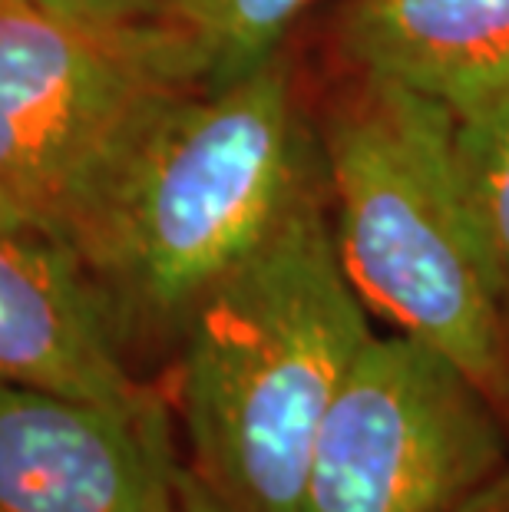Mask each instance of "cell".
<instances>
[{"instance_id":"obj_1","label":"cell","mask_w":509,"mask_h":512,"mask_svg":"<svg viewBox=\"0 0 509 512\" xmlns=\"http://www.w3.org/2000/svg\"><path fill=\"white\" fill-rule=\"evenodd\" d=\"M371 337L321 176L182 324L186 466L235 512H295L324 413Z\"/></svg>"},{"instance_id":"obj_2","label":"cell","mask_w":509,"mask_h":512,"mask_svg":"<svg viewBox=\"0 0 509 512\" xmlns=\"http://www.w3.org/2000/svg\"><path fill=\"white\" fill-rule=\"evenodd\" d=\"M324 176L285 53L219 90L166 103L129 149L80 261L119 334L179 337L202 294Z\"/></svg>"},{"instance_id":"obj_3","label":"cell","mask_w":509,"mask_h":512,"mask_svg":"<svg viewBox=\"0 0 509 512\" xmlns=\"http://www.w3.org/2000/svg\"><path fill=\"white\" fill-rule=\"evenodd\" d=\"M453 113L354 73L321 129L341 268L371 318L450 361L509 427V304L463 199Z\"/></svg>"},{"instance_id":"obj_4","label":"cell","mask_w":509,"mask_h":512,"mask_svg":"<svg viewBox=\"0 0 509 512\" xmlns=\"http://www.w3.org/2000/svg\"><path fill=\"white\" fill-rule=\"evenodd\" d=\"M196 86L166 20L90 27L0 0V215L80 252L129 149Z\"/></svg>"},{"instance_id":"obj_5","label":"cell","mask_w":509,"mask_h":512,"mask_svg":"<svg viewBox=\"0 0 509 512\" xmlns=\"http://www.w3.org/2000/svg\"><path fill=\"white\" fill-rule=\"evenodd\" d=\"M509 463V427L404 334L357 354L311 446L295 512H453Z\"/></svg>"},{"instance_id":"obj_6","label":"cell","mask_w":509,"mask_h":512,"mask_svg":"<svg viewBox=\"0 0 509 512\" xmlns=\"http://www.w3.org/2000/svg\"><path fill=\"white\" fill-rule=\"evenodd\" d=\"M169 410L0 380V512H176Z\"/></svg>"},{"instance_id":"obj_7","label":"cell","mask_w":509,"mask_h":512,"mask_svg":"<svg viewBox=\"0 0 509 512\" xmlns=\"http://www.w3.org/2000/svg\"><path fill=\"white\" fill-rule=\"evenodd\" d=\"M0 380L143 407L159 400L129 374L123 334L80 255L0 215Z\"/></svg>"},{"instance_id":"obj_8","label":"cell","mask_w":509,"mask_h":512,"mask_svg":"<svg viewBox=\"0 0 509 512\" xmlns=\"http://www.w3.org/2000/svg\"><path fill=\"white\" fill-rule=\"evenodd\" d=\"M338 50L457 113L509 90V0H348Z\"/></svg>"},{"instance_id":"obj_9","label":"cell","mask_w":509,"mask_h":512,"mask_svg":"<svg viewBox=\"0 0 509 512\" xmlns=\"http://www.w3.org/2000/svg\"><path fill=\"white\" fill-rule=\"evenodd\" d=\"M321 0H176L162 17L189 40L202 86L219 90L278 57L291 24Z\"/></svg>"},{"instance_id":"obj_10","label":"cell","mask_w":509,"mask_h":512,"mask_svg":"<svg viewBox=\"0 0 509 512\" xmlns=\"http://www.w3.org/2000/svg\"><path fill=\"white\" fill-rule=\"evenodd\" d=\"M450 149L463 199L509 304V90L453 113Z\"/></svg>"},{"instance_id":"obj_11","label":"cell","mask_w":509,"mask_h":512,"mask_svg":"<svg viewBox=\"0 0 509 512\" xmlns=\"http://www.w3.org/2000/svg\"><path fill=\"white\" fill-rule=\"evenodd\" d=\"M43 14L90 27H143L159 24L176 0H24Z\"/></svg>"},{"instance_id":"obj_12","label":"cell","mask_w":509,"mask_h":512,"mask_svg":"<svg viewBox=\"0 0 509 512\" xmlns=\"http://www.w3.org/2000/svg\"><path fill=\"white\" fill-rule=\"evenodd\" d=\"M453 512H509V463L480 489H473Z\"/></svg>"},{"instance_id":"obj_13","label":"cell","mask_w":509,"mask_h":512,"mask_svg":"<svg viewBox=\"0 0 509 512\" xmlns=\"http://www.w3.org/2000/svg\"><path fill=\"white\" fill-rule=\"evenodd\" d=\"M176 512H235L232 506H225L219 496L212 493L209 486L202 483L186 466L179 479V499H176Z\"/></svg>"}]
</instances>
